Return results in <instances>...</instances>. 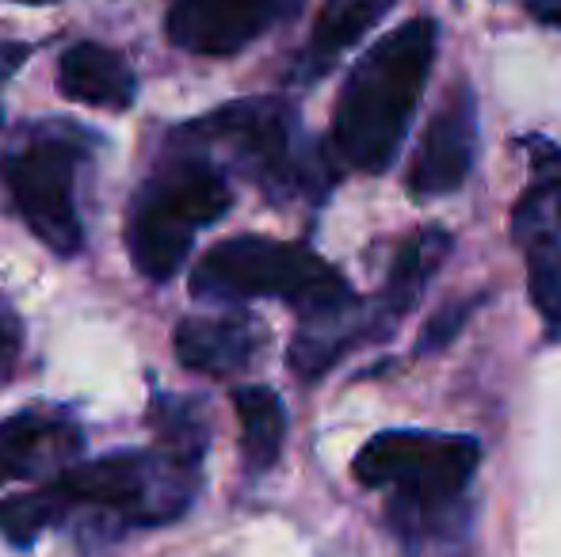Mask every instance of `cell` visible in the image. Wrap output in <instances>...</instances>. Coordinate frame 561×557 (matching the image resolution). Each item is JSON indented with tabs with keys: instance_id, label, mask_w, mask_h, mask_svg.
<instances>
[{
	"instance_id": "14",
	"label": "cell",
	"mask_w": 561,
	"mask_h": 557,
	"mask_svg": "<svg viewBox=\"0 0 561 557\" xmlns=\"http://www.w3.org/2000/svg\"><path fill=\"white\" fill-rule=\"evenodd\" d=\"M447 248H450V241L444 230H424L398 248L390 279H386V290H382V302L375 305L386 333H390V328L416 305V298L424 294V282H428L432 271L444 264Z\"/></svg>"
},
{
	"instance_id": "1",
	"label": "cell",
	"mask_w": 561,
	"mask_h": 557,
	"mask_svg": "<svg viewBox=\"0 0 561 557\" xmlns=\"http://www.w3.org/2000/svg\"><path fill=\"white\" fill-rule=\"evenodd\" d=\"M203 459L172 446L118 451L61 469L43 489L15 492L0 504V535L12 546H31L77 512L100 515L112 527H157L187 512L199 489Z\"/></svg>"
},
{
	"instance_id": "13",
	"label": "cell",
	"mask_w": 561,
	"mask_h": 557,
	"mask_svg": "<svg viewBox=\"0 0 561 557\" xmlns=\"http://www.w3.org/2000/svg\"><path fill=\"white\" fill-rule=\"evenodd\" d=\"M390 8L393 0H325L318 20H313L310 43L302 46L295 69H290V81L295 84L321 81L336 66L340 54L359 43Z\"/></svg>"
},
{
	"instance_id": "17",
	"label": "cell",
	"mask_w": 561,
	"mask_h": 557,
	"mask_svg": "<svg viewBox=\"0 0 561 557\" xmlns=\"http://www.w3.org/2000/svg\"><path fill=\"white\" fill-rule=\"evenodd\" d=\"M524 253L535 310L547 317V325L561 328V237H542L527 245Z\"/></svg>"
},
{
	"instance_id": "19",
	"label": "cell",
	"mask_w": 561,
	"mask_h": 557,
	"mask_svg": "<svg viewBox=\"0 0 561 557\" xmlns=\"http://www.w3.org/2000/svg\"><path fill=\"white\" fill-rule=\"evenodd\" d=\"M15 356H20V325H15V317L8 313V305L0 302V379L12 371Z\"/></svg>"
},
{
	"instance_id": "9",
	"label": "cell",
	"mask_w": 561,
	"mask_h": 557,
	"mask_svg": "<svg viewBox=\"0 0 561 557\" xmlns=\"http://www.w3.org/2000/svg\"><path fill=\"white\" fill-rule=\"evenodd\" d=\"M478 156V96L470 84H455L450 100L439 107L424 141L416 149L409 187L416 195H450L470 176Z\"/></svg>"
},
{
	"instance_id": "8",
	"label": "cell",
	"mask_w": 561,
	"mask_h": 557,
	"mask_svg": "<svg viewBox=\"0 0 561 557\" xmlns=\"http://www.w3.org/2000/svg\"><path fill=\"white\" fill-rule=\"evenodd\" d=\"M302 8V0H172L169 43L199 58H233L267 27Z\"/></svg>"
},
{
	"instance_id": "6",
	"label": "cell",
	"mask_w": 561,
	"mask_h": 557,
	"mask_svg": "<svg viewBox=\"0 0 561 557\" xmlns=\"http://www.w3.org/2000/svg\"><path fill=\"white\" fill-rule=\"evenodd\" d=\"M192 294L199 302H249L283 298L302 317L355 302L352 287L318 253L275 237H229L215 245L192 271Z\"/></svg>"
},
{
	"instance_id": "2",
	"label": "cell",
	"mask_w": 561,
	"mask_h": 557,
	"mask_svg": "<svg viewBox=\"0 0 561 557\" xmlns=\"http://www.w3.org/2000/svg\"><path fill=\"white\" fill-rule=\"evenodd\" d=\"M439 31L432 20H409L378 38L347 73L336 100L333 146L355 172H386L398 156L409 123L436 61Z\"/></svg>"
},
{
	"instance_id": "20",
	"label": "cell",
	"mask_w": 561,
	"mask_h": 557,
	"mask_svg": "<svg viewBox=\"0 0 561 557\" xmlns=\"http://www.w3.org/2000/svg\"><path fill=\"white\" fill-rule=\"evenodd\" d=\"M27 54H31L27 43H0V89H4L8 77L27 61Z\"/></svg>"
},
{
	"instance_id": "7",
	"label": "cell",
	"mask_w": 561,
	"mask_h": 557,
	"mask_svg": "<svg viewBox=\"0 0 561 557\" xmlns=\"http://www.w3.org/2000/svg\"><path fill=\"white\" fill-rule=\"evenodd\" d=\"M89 156V135L69 123H38L0 156V187L20 222L50 253L77 256L84 222L77 210V176Z\"/></svg>"
},
{
	"instance_id": "18",
	"label": "cell",
	"mask_w": 561,
	"mask_h": 557,
	"mask_svg": "<svg viewBox=\"0 0 561 557\" xmlns=\"http://www.w3.org/2000/svg\"><path fill=\"white\" fill-rule=\"evenodd\" d=\"M478 305H481V298H462V302L444 305V310H439L436 317L424 325L421 344H416V356H428V351L447 348V344L466 328V321L473 317V310H478Z\"/></svg>"
},
{
	"instance_id": "11",
	"label": "cell",
	"mask_w": 561,
	"mask_h": 557,
	"mask_svg": "<svg viewBox=\"0 0 561 557\" xmlns=\"http://www.w3.org/2000/svg\"><path fill=\"white\" fill-rule=\"evenodd\" d=\"M264 325L249 313H226V317H187L172 333V348L176 359L192 371L215 374H237L256 359L264 348Z\"/></svg>"
},
{
	"instance_id": "10",
	"label": "cell",
	"mask_w": 561,
	"mask_h": 557,
	"mask_svg": "<svg viewBox=\"0 0 561 557\" xmlns=\"http://www.w3.org/2000/svg\"><path fill=\"white\" fill-rule=\"evenodd\" d=\"M84 436L58 409H23L0 420V485L54 469L81 451Z\"/></svg>"
},
{
	"instance_id": "22",
	"label": "cell",
	"mask_w": 561,
	"mask_h": 557,
	"mask_svg": "<svg viewBox=\"0 0 561 557\" xmlns=\"http://www.w3.org/2000/svg\"><path fill=\"white\" fill-rule=\"evenodd\" d=\"M20 4H54V0H20Z\"/></svg>"
},
{
	"instance_id": "21",
	"label": "cell",
	"mask_w": 561,
	"mask_h": 557,
	"mask_svg": "<svg viewBox=\"0 0 561 557\" xmlns=\"http://www.w3.org/2000/svg\"><path fill=\"white\" fill-rule=\"evenodd\" d=\"M527 12H531V20H539L542 27L561 31V0H527Z\"/></svg>"
},
{
	"instance_id": "5",
	"label": "cell",
	"mask_w": 561,
	"mask_h": 557,
	"mask_svg": "<svg viewBox=\"0 0 561 557\" xmlns=\"http://www.w3.org/2000/svg\"><path fill=\"white\" fill-rule=\"evenodd\" d=\"M176 141L207 156L222 153L229 169L260 184V192L275 202L321 195L329 187V169L321 164V153L306 146L298 115L283 100H237V104H226L187 123Z\"/></svg>"
},
{
	"instance_id": "16",
	"label": "cell",
	"mask_w": 561,
	"mask_h": 557,
	"mask_svg": "<svg viewBox=\"0 0 561 557\" xmlns=\"http://www.w3.org/2000/svg\"><path fill=\"white\" fill-rule=\"evenodd\" d=\"M512 237L519 245H535L542 237H561V176L535 184L512 214Z\"/></svg>"
},
{
	"instance_id": "12",
	"label": "cell",
	"mask_w": 561,
	"mask_h": 557,
	"mask_svg": "<svg viewBox=\"0 0 561 557\" xmlns=\"http://www.w3.org/2000/svg\"><path fill=\"white\" fill-rule=\"evenodd\" d=\"M58 84L69 100L100 112H126L138 100V77L123 54L100 43H77L58 58Z\"/></svg>"
},
{
	"instance_id": "3",
	"label": "cell",
	"mask_w": 561,
	"mask_h": 557,
	"mask_svg": "<svg viewBox=\"0 0 561 557\" xmlns=\"http://www.w3.org/2000/svg\"><path fill=\"white\" fill-rule=\"evenodd\" d=\"M481 462L470 436L439 431H378L355 454V477L367 489L390 492V523L405 538L444 535Z\"/></svg>"
},
{
	"instance_id": "15",
	"label": "cell",
	"mask_w": 561,
	"mask_h": 557,
	"mask_svg": "<svg viewBox=\"0 0 561 557\" xmlns=\"http://www.w3.org/2000/svg\"><path fill=\"white\" fill-rule=\"evenodd\" d=\"M233 409L241 420V454L249 474H264L279 462L283 436H287V409L272 386L233 390Z\"/></svg>"
},
{
	"instance_id": "4",
	"label": "cell",
	"mask_w": 561,
	"mask_h": 557,
	"mask_svg": "<svg viewBox=\"0 0 561 557\" xmlns=\"http://www.w3.org/2000/svg\"><path fill=\"white\" fill-rule=\"evenodd\" d=\"M233 202L226 169L207 153L184 146L172 149L146 176L126 218V248L146 279L164 282L184 268L195 233L215 225Z\"/></svg>"
}]
</instances>
